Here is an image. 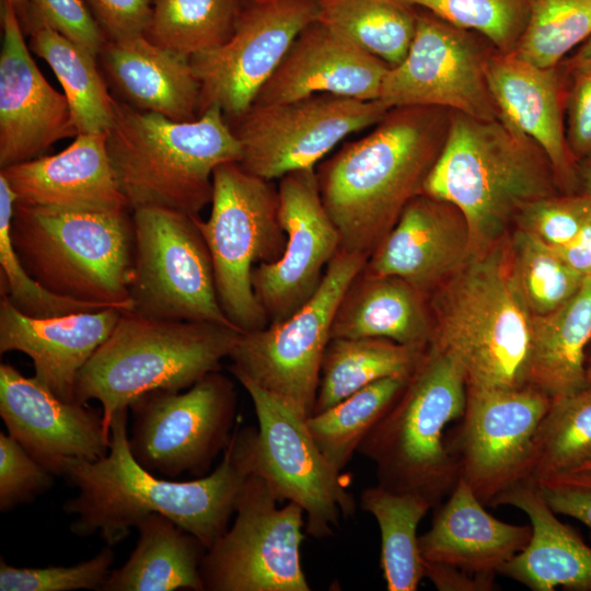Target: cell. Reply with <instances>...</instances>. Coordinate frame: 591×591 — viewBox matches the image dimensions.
Masks as SVG:
<instances>
[{
    "instance_id": "6da1fadb",
    "label": "cell",
    "mask_w": 591,
    "mask_h": 591,
    "mask_svg": "<svg viewBox=\"0 0 591 591\" xmlns=\"http://www.w3.org/2000/svg\"><path fill=\"white\" fill-rule=\"evenodd\" d=\"M128 409L109 425L105 456L67 459L61 475L79 493L65 512L74 514L76 535L99 534L114 546L152 513L170 518L208 549L225 531L246 479L255 474L257 428L236 422L223 457L209 475L188 482L166 480L144 468L132 455L127 432Z\"/></svg>"
},
{
    "instance_id": "7a4b0ae2",
    "label": "cell",
    "mask_w": 591,
    "mask_h": 591,
    "mask_svg": "<svg viewBox=\"0 0 591 591\" xmlns=\"http://www.w3.org/2000/svg\"><path fill=\"white\" fill-rule=\"evenodd\" d=\"M450 109L390 108L362 138L345 143L316 166L322 201L340 235V247L367 255L422 193L444 146Z\"/></svg>"
},
{
    "instance_id": "3957f363",
    "label": "cell",
    "mask_w": 591,
    "mask_h": 591,
    "mask_svg": "<svg viewBox=\"0 0 591 591\" xmlns=\"http://www.w3.org/2000/svg\"><path fill=\"white\" fill-rule=\"evenodd\" d=\"M422 193L454 205L470 230L472 252L491 248L528 204L563 194L542 148L503 118L450 112L444 146Z\"/></svg>"
},
{
    "instance_id": "277c9868",
    "label": "cell",
    "mask_w": 591,
    "mask_h": 591,
    "mask_svg": "<svg viewBox=\"0 0 591 591\" xmlns=\"http://www.w3.org/2000/svg\"><path fill=\"white\" fill-rule=\"evenodd\" d=\"M106 148L131 211L162 208L199 217L211 202L215 170L241 160L239 140L218 107L175 121L115 99Z\"/></svg>"
},
{
    "instance_id": "5b68a950",
    "label": "cell",
    "mask_w": 591,
    "mask_h": 591,
    "mask_svg": "<svg viewBox=\"0 0 591 591\" xmlns=\"http://www.w3.org/2000/svg\"><path fill=\"white\" fill-rule=\"evenodd\" d=\"M506 239L472 254L430 294L429 347L460 367L466 389L529 385L532 315L511 279Z\"/></svg>"
},
{
    "instance_id": "8992f818",
    "label": "cell",
    "mask_w": 591,
    "mask_h": 591,
    "mask_svg": "<svg viewBox=\"0 0 591 591\" xmlns=\"http://www.w3.org/2000/svg\"><path fill=\"white\" fill-rule=\"evenodd\" d=\"M240 334L228 325L123 311L111 335L78 373L74 402L99 401L111 433L113 416L143 395L179 392L219 371Z\"/></svg>"
},
{
    "instance_id": "52a82bcc",
    "label": "cell",
    "mask_w": 591,
    "mask_h": 591,
    "mask_svg": "<svg viewBox=\"0 0 591 591\" xmlns=\"http://www.w3.org/2000/svg\"><path fill=\"white\" fill-rule=\"evenodd\" d=\"M11 241L26 271L71 300L131 309L135 230L129 210H58L15 202Z\"/></svg>"
},
{
    "instance_id": "ba28073f",
    "label": "cell",
    "mask_w": 591,
    "mask_h": 591,
    "mask_svg": "<svg viewBox=\"0 0 591 591\" xmlns=\"http://www.w3.org/2000/svg\"><path fill=\"white\" fill-rule=\"evenodd\" d=\"M465 405L462 370L449 356L428 347L401 394L358 448L374 464L378 485L438 506L459 479L443 432L460 420Z\"/></svg>"
},
{
    "instance_id": "9c48e42d",
    "label": "cell",
    "mask_w": 591,
    "mask_h": 591,
    "mask_svg": "<svg viewBox=\"0 0 591 591\" xmlns=\"http://www.w3.org/2000/svg\"><path fill=\"white\" fill-rule=\"evenodd\" d=\"M210 205L209 218L196 217V222L211 255L221 309L241 333L264 328L269 322L252 271L278 259L286 246L278 187L239 162L222 163L213 172Z\"/></svg>"
},
{
    "instance_id": "30bf717a",
    "label": "cell",
    "mask_w": 591,
    "mask_h": 591,
    "mask_svg": "<svg viewBox=\"0 0 591 591\" xmlns=\"http://www.w3.org/2000/svg\"><path fill=\"white\" fill-rule=\"evenodd\" d=\"M368 258L340 247L301 308L282 321L241 333L229 356L236 380H248L303 417L311 416L337 308Z\"/></svg>"
},
{
    "instance_id": "8fae6325",
    "label": "cell",
    "mask_w": 591,
    "mask_h": 591,
    "mask_svg": "<svg viewBox=\"0 0 591 591\" xmlns=\"http://www.w3.org/2000/svg\"><path fill=\"white\" fill-rule=\"evenodd\" d=\"M132 220L129 311L151 318L235 327L219 303L211 255L196 217L140 208L132 211Z\"/></svg>"
},
{
    "instance_id": "7c38bea8",
    "label": "cell",
    "mask_w": 591,
    "mask_h": 591,
    "mask_svg": "<svg viewBox=\"0 0 591 591\" xmlns=\"http://www.w3.org/2000/svg\"><path fill=\"white\" fill-rule=\"evenodd\" d=\"M268 483L252 474L236 505L233 525L207 551L200 575L207 591H310L300 547L304 511L281 508Z\"/></svg>"
},
{
    "instance_id": "4fadbf2b",
    "label": "cell",
    "mask_w": 591,
    "mask_h": 591,
    "mask_svg": "<svg viewBox=\"0 0 591 591\" xmlns=\"http://www.w3.org/2000/svg\"><path fill=\"white\" fill-rule=\"evenodd\" d=\"M390 109L380 99L329 93L279 104H252L229 121L241 147L240 164L267 181L316 169L347 136L373 127Z\"/></svg>"
},
{
    "instance_id": "5bb4252c",
    "label": "cell",
    "mask_w": 591,
    "mask_h": 591,
    "mask_svg": "<svg viewBox=\"0 0 591 591\" xmlns=\"http://www.w3.org/2000/svg\"><path fill=\"white\" fill-rule=\"evenodd\" d=\"M551 402L530 385L466 389L464 414L444 441L459 478L485 507L530 478L536 431Z\"/></svg>"
},
{
    "instance_id": "9a60e30c",
    "label": "cell",
    "mask_w": 591,
    "mask_h": 591,
    "mask_svg": "<svg viewBox=\"0 0 591 591\" xmlns=\"http://www.w3.org/2000/svg\"><path fill=\"white\" fill-rule=\"evenodd\" d=\"M235 408L234 385L219 371L186 392L148 393L130 406L132 455L148 471L167 477L202 475L230 441Z\"/></svg>"
},
{
    "instance_id": "2e32d148",
    "label": "cell",
    "mask_w": 591,
    "mask_h": 591,
    "mask_svg": "<svg viewBox=\"0 0 591 591\" xmlns=\"http://www.w3.org/2000/svg\"><path fill=\"white\" fill-rule=\"evenodd\" d=\"M495 49L479 33L418 10L410 48L386 72L380 100L390 108L437 106L478 119H499L501 113L487 78V62Z\"/></svg>"
},
{
    "instance_id": "e0dca14e",
    "label": "cell",
    "mask_w": 591,
    "mask_h": 591,
    "mask_svg": "<svg viewBox=\"0 0 591 591\" xmlns=\"http://www.w3.org/2000/svg\"><path fill=\"white\" fill-rule=\"evenodd\" d=\"M239 382L258 422L255 474L268 483L279 502L288 500L303 509L309 535L334 534L341 518L355 514L356 500L313 440L306 417L255 383Z\"/></svg>"
},
{
    "instance_id": "ac0fdd59",
    "label": "cell",
    "mask_w": 591,
    "mask_h": 591,
    "mask_svg": "<svg viewBox=\"0 0 591 591\" xmlns=\"http://www.w3.org/2000/svg\"><path fill=\"white\" fill-rule=\"evenodd\" d=\"M318 13V0H248L223 44L190 57L200 84L199 116L210 107L228 121L245 113Z\"/></svg>"
},
{
    "instance_id": "d6986e66",
    "label": "cell",
    "mask_w": 591,
    "mask_h": 591,
    "mask_svg": "<svg viewBox=\"0 0 591 591\" xmlns=\"http://www.w3.org/2000/svg\"><path fill=\"white\" fill-rule=\"evenodd\" d=\"M278 196L287 236L283 253L252 271L255 296L269 323L285 320L312 298L341 243L322 201L315 169L283 175Z\"/></svg>"
},
{
    "instance_id": "ffe728a7",
    "label": "cell",
    "mask_w": 591,
    "mask_h": 591,
    "mask_svg": "<svg viewBox=\"0 0 591 591\" xmlns=\"http://www.w3.org/2000/svg\"><path fill=\"white\" fill-rule=\"evenodd\" d=\"M0 167L43 155L55 142L77 137L69 102L31 57L9 0H1Z\"/></svg>"
},
{
    "instance_id": "44dd1931",
    "label": "cell",
    "mask_w": 591,
    "mask_h": 591,
    "mask_svg": "<svg viewBox=\"0 0 591 591\" xmlns=\"http://www.w3.org/2000/svg\"><path fill=\"white\" fill-rule=\"evenodd\" d=\"M0 416L9 434L54 475H61L67 459L95 461L108 452L102 412L60 399L9 363L0 364Z\"/></svg>"
},
{
    "instance_id": "7402d4cb",
    "label": "cell",
    "mask_w": 591,
    "mask_h": 591,
    "mask_svg": "<svg viewBox=\"0 0 591 591\" xmlns=\"http://www.w3.org/2000/svg\"><path fill=\"white\" fill-rule=\"evenodd\" d=\"M472 254L462 212L449 201L421 193L405 206L362 271L402 278L429 296Z\"/></svg>"
},
{
    "instance_id": "603a6c76",
    "label": "cell",
    "mask_w": 591,
    "mask_h": 591,
    "mask_svg": "<svg viewBox=\"0 0 591 591\" xmlns=\"http://www.w3.org/2000/svg\"><path fill=\"white\" fill-rule=\"evenodd\" d=\"M487 78L501 118L542 148L560 192H580L578 162L566 137L568 73L564 63L540 67L514 53L495 49L487 62Z\"/></svg>"
},
{
    "instance_id": "cb8c5ba5",
    "label": "cell",
    "mask_w": 591,
    "mask_h": 591,
    "mask_svg": "<svg viewBox=\"0 0 591 591\" xmlns=\"http://www.w3.org/2000/svg\"><path fill=\"white\" fill-rule=\"evenodd\" d=\"M389 69L317 20L298 35L253 104L287 103L320 93L378 100Z\"/></svg>"
},
{
    "instance_id": "d4e9b609",
    "label": "cell",
    "mask_w": 591,
    "mask_h": 591,
    "mask_svg": "<svg viewBox=\"0 0 591 591\" xmlns=\"http://www.w3.org/2000/svg\"><path fill=\"white\" fill-rule=\"evenodd\" d=\"M16 202L58 210H130L115 178L106 134L78 135L62 151L1 169Z\"/></svg>"
},
{
    "instance_id": "484cf974",
    "label": "cell",
    "mask_w": 591,
    "mask_h": 591,
    "mask_svg": "<svg viewBox=\"0 0 591 591\" xmlns=\"http://www.w3.org/2000/svg\"><path fill=\"white\" fill-rule=\"evenodd\" d=\"M124 310L115 306L53 317H32L0 301V352L27 355L35 376L60 399L74 403L78 373L113 332Z\"/></svg>"
},
{
    "instance_id": "4316f807",
    "label": "cell",
    "mask_w": 591,
    "mask_h": 591,
    "mask_svg": "<svg viewBox=\"0 0 591 591\" xmlns=\"http://www.w3.org/2000/svg\"><path fill=\"white\" fill-rule=\"evenodd\" d=\"M532 528L500 521L461 478L419 535L425 563L459 570L490 588L502 567L530 542Z\"/></svg>"
},
{
    "instance_id": "83f0119b",
    "label": "cell",
    "mask_w": 591,
    "mask_h": 591,
    "mask_svg": "<svg viewBox=\"0 0 591 591\" xmlns=\"http://www.w3.org/2000/svg\"><path fill=\"white\" fill-rule=\"evenodd\" d=\"M99 57L123 102L175 121L199 117L200 84L189 57L144 34L107 40Z\"/></svg>"
},
{
    "instance_id": "f1b7e54d",
    "label": "cell",
    "mask_w": 591,
    "mask_h": 591,
    "mask_svg": "<svg viewBox=\"0 0 591 591\" xmlns=\"http://www.w3.org/2000/svg\"><path fill=\"white\" fill-rule=\"evenodd\" d=\"M497 506L523 511L532 528L528 545L501 569L503 575L533 591L557 587L591 591V547L556 517L534 479H525L502 494Z\"/></svg>"
},
{
    "instance_id": "f546056e",
    "label": "cell",
    "mask_w": 591,
    "mask_h": 591,
    "mask_svg": "<svg viewBox=\"0 0 591 591\" xmlns=\"http://www.w3.org/2000/svg\"><path fill=\"white\" fill-rule=\"evenodd\" d=\"M427 298L402 278L361 270L337 308L331 338H385L426 350L432 336Z\"/></svg>"
},
{
    "instance_id": "4dcf8cb0",
    "label": "cell",
    "mask_w": 591,
    "mask_h": 591,
    "mask_svg": "<svg viewBox=\"0 0 591 591\" xmlns=\"http://www.w3.org/2000/svg\"><path fill=\"white\" fill-rule=\"evenodd\" d=\"M591 340V276L555 311L531 316L528 382L551 398L589 386L586 356Z\"/></svg>"
},
{
    "instance_id": "1f68e13d",
    "label": "cell",
    "mask_w": 591,
    "mask_h": 591,
    "mask_svg": "<svg viewBox=\"0 0 591 591\" xmlns=\"http://www.w3.org/2000/svg\"><path fill=\"white\" fill-rule=\"evenodd\" d=\"M139 540L128 560L111 571L103 591H204L200 575L206 546L159 513L137 525Z\"/></svg>"
},
{
    "instance_id": "d6a6232c",
    "label": "cell",
    "mask_w": 591,
    "mask_h": 591,
    "mask_svg": "<svg viewBox=\"0 0 591 591\" xmlns=\"http://www.w3.org/2000/svg\"><path fill=\"white\" fill-rule=\"evenodd\" d=\"M426 351L385 338H331L322 359L312 414L332 407L379 380L410 378Z\"/></svg>"
},
{
    "instance_id": "836d02e7",
    "label": "cell",
    "mask_w": 591,
    "mask_h": 591,
    "mask_svg": "<svg viewBox=\"0 0 591 591\" xmlns=\"http://www.w3.org/2000/svg\"><path fill=\"white\" fill-rule=\"evenodd\" d=\"M30 48L54 71L66 95L78 135L106 134L114 119L115 99L99 71L96 57L53 28L33 24Z\"/></svg>"
},
{
    "instance_id": "e575fe53",
    "label": "cell",
    "mask_w": 591,
    "mask_h": 591,
    "mask_svg": "<svg viewBox=\"0 0 591 591\" xmlns=\"http://www.w3.org/2000/svg\"><path fill=\"white\" fill-rule=\"evenodd\" d=\"M360 507L374 517L381 535V567L389 591H416L425 577L417 529L433 508L424 497L380 485L364 488Z\"/></svg>"
},
{
    "instance_id": "d590c367",
    "label": "cell",
    "mask_w": 591,
    "mask_h": 591,
    "mask_svg": "<svg viewBox=\"0 0 591 591\" xmlns=\"http://www.w3.org/2000/svg\"><path fill=\"white\" fill-rule=\"evenodd\" d=\"M318 21L390 67L413 43L418 10L401 0H318Z\"/></svg>"
},
{
    "instance_id": "8d00e7d4",
    "label": "cell",
    "mask_w": 591,
    "mask_h": 591,
    "mask_svg": "<svg viewBox=\"0 0 591 591\" xmlns=\"http://www.w3.org/2000/svg\"><path fill=\"white\" fill-rule=\"evenodd\" d=\"M408 379L391 376L379 380L306 418L313 440L337 471L346 467L361 441L397 398Z\"/></svg>"
},
{
    "instance_id": "74e56055",
    "label": "cell",
    "mask_w": 591,
    "mask_h": 591,
    "mask_svg": "<svg viewBox=\"0 0 591 591\" xmlns=\"http://www.w3.org/2000/svg\"><path fill=\"white\" fill-rule=\"evenodd\" d=\"M240 11L239 0H153L144 36L190 58L223 44Z\"/></svg>"
},
{
    "instance_id": "f35d334b",
    "label": "cell",
    "mask_w": 591,
    "mask_h": 591,
    "mask_svg": "<svg viewBox=\"0 0 591 591\" xmlns=\"http://www.w3.org/2000/svg\"><path fill=\"white\" fill-rule=\"evenodd\" d=\"M591 462V385L552 398L535 436L530 478L578 471Z\"/></svg>"
},
{
    "instance_id": "ab89813d",
    "label": "cell",
    "mask_w": 591,
    "mask_h": 591,
    "mask_svg": "<svg viewBox=\"0 0 591 591\" xmlns=\"http://www.w3.org/2000/svg\"><path fill=\"white\" fill-rule=\"evenodd\" d=\"M511 279L532 316L548 314L568 301L586 277L531 233L515 229L506 239Z\"/></svg>"
},
{
    "instance_id": "60d3db41",
    "label": "cell",
    "mask_w": 591,
    "mask_h": 591,
    "mask_svg": "<svg viewBox=\"0 0 591 591\" xmlns=\"http://www.w3.org/2000/svg\"><path fill=\"white\" fill-rule=\"evenodd\" d=\"M529 16L513 51L540 67H556L591 37V0H528Z\"/></svg>"
},
{
    "instance_id": "b9f144b4",
    "label": "cell",
    "mask_w": 591,
    "mask_h": 591,
    "mask_svg": "<svg viewBox=\"0 0 591 591\" xmlns=\"http://www.w3.org/2000/svg\"><path fill=\"white\" fill-rule=\"evenodd\" d=\"M16 196L0 174V268L1 296L32 317H53L109 306L59 297L37 282L23 267L11 241L10 225Z\"/></svg>"
},
{
    "instance_id": "7bdbcfd3",
    "label": "cell",
    "mask_w": 591,
    "mask_h": 591,
    "mask_svg": "<svg viewBox=\"0 0 591 591\" xmlns=\"http://www.w3.org/2000/svg\"><path fill=\"white\" fill-rule=\"evenodd\" d=\"M461 28L479 33L503 54L513 53L524 33L528 0H401Z\"/></svg>"
},
{
    "instance_id": "ee69618b",
    "label": "cell",
    "mask_w": 591,
    "mask_h": 591,
    "mask_svg": "<svg viewBox=\"0 0 591 591\" xmlns=\"http://www.w3.org/2000/svg\"><path fill=\"white\" fill-rule=\"evenodd\" d=\"M114 560L112 546L106 545L93 558L73 566L26 568L0 561L1 591H70L101 590L111 573Z\"/></svg>"
},
{
    "instance_id": "f6af8a7d",
    "label": "cell",
    "mask_w": 591,
    "mask_h": 591,
    "mask_svg": "<svg viewBox=\"0 0 591 591\" xmlns=\"http://www.w3.org/2000/svg\"><path fill=\"white\" fill-rule=\"evenodd\" d=\"M591 210V198L582 192L557 194L532 201L519 212L517 228L552 247L570 243Z\"/></svg>"
},
{
    "instance_id": "bcb514c9",
    "label": "cell",
    "mask_w": 591,
    "mask_h": 591,
    "mask_svg": "<svg viewBox=\"0 0 591 591\" xmlns=\"http://www.w3.org/2000/svg\"><path fill=\"white\" fill-rule=\"evenodd\" d=\"M53 473L39 464L14 438L0 432V510L30 502L48 490Z\"/></svg>"
},
{
    "instance_id": "7dc6e473",
    "label": "cell",
    "mask_w": 591,
    "mask_h": 591,
    "mask_svg": "<svg viewBox=\"0 0 591 591\" xmlns=\"http://www.w3.org/2000/svg\"><path fill=\"white\" fill-rule=\"evenodd\" d=\"M44 24L99 57L107 38L82 0H28L24 34Z\"/></svg>"
},
{
    "instance_id": "c3c4849f",
    "label": "cell",
    "mask_w": 591,
    "mask_h": 591,
    "mask_svg": "<svg viewBox=\"0 0 591 591\" xmlns=\"http://www.w3.org/2000/svg\"><path fill=\"white\" fill-rule=\"evenodd\" d=\"M564 66L568 73L566 137L569 149L579 163L591 158V60L576 67Z\"/></svg>"
},
{
    "instance_id": "681fc988",
    "label": "cell",
    "mask_w": 591,
    "mask_h": 591,
    "mask_svg": "<svg viewBox=\"0 0 591 591\" xmlns=\"http://www.w3.org/2000/svg\"><path fill=\"white\" fill-rule=\"evenodd\" d=\"M536 483L555 513L573 518L591 531V471L568 472Z\"/></svg>"
},
{
    "instance_id": "f907efd6",
    "label": "cell",
    "mask_w": 591,
    "mask_h": 591,
    "mask_svg": "<svg viewBox=\"0 0 591 591\" xmlns=\"http://www.w3.org/2000/svg\"><path fill=\"white\" fill-rule=\"evenodd\" d=\"M107 40L144 34L153 0H82Z\"/></svg>"
},
{
    "instance_id": "816d5d0a",
    "label": "cell",
    "mask_w": 591,
    "mask_h": 591,
    "mask_svg": "<svg viewBox=\"0 0 591 591\" xmlns=\"http://www.w3.org/2000/svg\"><path fill=\"white\" fill-rule=\"evenodd\" d=\"M553 248L581 276H591V210L577 236L570 243Z\"/></svg>"
},
{
    "instance_id": "f5cc1de1",
    "label": "cell",
    "mask_w": 591,
    "mask_h": 591,
    "mask_svg": "<svg viewBox=\"0 0 591 591\" xmlns=\"http://www.w3.org/2000/svg\"><path fill=\"white\" fill-rule=\"evenodd\" d=\"M579 188L591 198V158L578 163Z\"/></svg>"
},
{
    "instance_id": "db71d44e",
    "label": "cell",
    "mask_w": 591,
    "mask_h": 591,
    "mask_svg": "<svg viewBox=\"0 0 591 591\" xmlns=\"http://www.w3.org/2000/svg\"><path fill=\"white\" fill-rule=\"evenodd\" d=\"M589 60H591V37L580 45L570 58H566L563 62L567 67H576Z\"/></svg>"
},
{
    "instance_id": "11a10c76",
    "label": "cell",
    "mask_w": 591,
    "mask_h": 591,
    "mask_svg": "<svg viewBox=\"0 0 591 591\" xmlns=\"http://www.w3.org/2000/svg\"><path fill=\"white\" fill-rule=\"evenodd\" d=\"M16 12L23 31H25L28 19V0H9Z\"/></svg>"
},
{
    "instance_id": "9f6ffc18",
    "label": "cell",
    "mask_w": 591,
    "mask_h": 591,
    "mask_svg": "<svg viewBox=\"0 0 591 591\" xmlns=\"http://www.w3.org/2000/svg\"><path fill=\"white\" fill-rule=\"evenodd\" d=\"M586 369H587V375H588L589 385H591V340H590L588 349H587Z\"/></svg>"
},
{
    "instance_id": "6f0895ef",
    "label": "cell",
    "mask_w": 591,
    "mask_h": 591,
    "mask_svg": "<svg viewBox=\"0 0 591 591\" xmlns=\"http://www.w3.org/2000/svg\"><path fill=\"white\" fill-rule=\"evenodd\" d=\"M580 470H588V471H591V462L586 464L584 466H582L581 468H579L578 471Z\"/></svg>"
}]
</instances>
